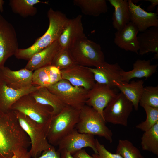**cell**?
<instances>
[{"label":"cell","mask_w":158,"mask_h":158,"mask_svg":"<svg viewBox=\"0 0 158 158\" xmlns=\"http://www.w3.org/2000/svg\"><path fill=\"white\" fill-rule=\"evenodd\" d=\"M30 139L14 111H0V158H30Z\"/></svg>","instance_id":"obj_1"},{"label":"cell","mask_w":158,"mask_h":158,"mask_svg":"<svg viewBox=\"0 0 158 158\" xmlns=\"http://www.w3.org/2000/svg\"><path fill=\"white\" fill-rule=\"evenodd\" d=\"M47 16L49 24L46 31L30 47L19 48L14 55L16 58L29 60L34 54L58 40L69 19L62 12L51 8L48 10Z\"/></svg>","instance_id":"obj_2"},{"label":"cell","mask_w":158,"mask_h":158,"mask_svg":"<svg viewBox=\"0 0 158 158\" xmlns=\"http://www.w3.org/2000/svg\"><path fill=\"white\" fill-rule=\"evenodd\" d=\"M14 111L21 127L30 139L31 148L29 152L31 157H39L43 151L53 146L47 138L51 121L46 124H41L20 112Z\"/></svg>","instance_id":"obj_3"},{"label":"cell","mask_w":158,"mask_h":158,"mask_svg":"<svg viewBox=\"0 0 158 158\" xmlns=\"http://www.w3.org/2000/svg\"><path fill=\"white\" fill-rule=\"evenodd\" d=\"M80 111L66 105L59 113L52 116L47 136L51 145L57 146L60 141L75 128Z\"/></svg>","instance_id":"obj_4"},{"label":"cell","mask_w":158,"mask_h":158,"mask_svg":"<svg viewBox=\"0 0 158 158\" xmlns=\"http://www.w3.org/2000/svg\"><path fill=\"white\" fill-rule=\"evenodd\" d=\"M77 65L88 67H97L105 61L101 46L84 36L68 49Z\"/></svg>","instance_id":"obj_5"},{"label":"cell","mask_w":158,"mask_h":158,"mask_svg":"<svg viewBox=\"0 0 158 158\" xmlns=\"http://www.w3.org/2000/svg\"><path fill=\"white\" fill-rule=\"evenodd\" d=\"M105 122L103 116L97 111L85 104L80 110L75 128L79 133L97 135L111 143L113 133Z\"/></svg>","instance_id":"obj_6"},{"label":"cell","mask_w":158,"mask_h":158,"mask_svg":"<svg viewBox=\"0 0 158 158\" xmlns=\"http://www.w3.org/2000/svg\"><path fill=\"white\" fill-rule=\"evenodd\" d=\"M46 87L65 105L80 110L86 104L89 90L74 86L65 79Z\"/></svg>","instance_id":"obj_7"},{"label":"cell","mask_w":158,"mask_h":158,"mask_svg":"<svg viewBox=\"0 0 158 158\" xmlns=\"http://www.w3.org/2000/svg\"><path fill=\"white\" fill-rule=\"evenodd\" d=\"M11 110L20 112L42 125L49 122L53 116L51 107L38 103L30 94L19 99L12 105Z\"/></svg>","instance_id":"obj_8"},{"label":"cell","mask_w":158,"mask_h":158,"mask_svg":"<svg viewBox=\"0 0 158 158\" xmlns=\"http://www.w3.org/2000/svg\"><path fill=\"white\" fill-rule=\"evenodd\" d=\"M133 107L132 103L121 92L117 93L104 109V118L105 122L127 126Z\"/></svg>","instance_id":"obj_9"},{"label":"cell","mask_w":158,"mask_h":158,"mask_svg":"<svg viewBox=\"0 0 158 158\" xmlns=\"http://www.w3.org/2000/svg\"><path fill=\"white\" fill-rule=\"evenodd\" d=\"M16 34L13 25L0 14V69L19 49Z\"/></svg>","instance_id":"obj_10"},{"label":"cell","mask_w":158,"mask_h":158,"mask_svg":"<svg viewBox=\"0 0 158 158\" xmlns=\"http://www.w3.org/2000/svg\"><path fill=\"white\" fill-rule=\"evenodd\" d=\"M96 139L93 135L79 133L75 128L63 138L57 146L58 150H65L72 155L83 148L89 147L97 153L96 148Z\"/></svg>","instance_id":"obj_11"},{"label":"cell","mask_w":158,"mask_h":158,"mask_svg":"<svg viewBox=\"0 0 158 158\" xmlns=\"http://www.w3.org/2000/svg\"><path fill=\"white\" fill-rule=\"evenodd\" d=\"M61 71L62 78L74 86L90 90L96 83L93 74L88 67L76 64Z\"/></svg>","instance_id":"obj_12"},{"label":"cell","mask_w":158,"mask_h":158,"mask_svg":"<svg viewBox=\"0 0 158 158\" xmlns=\"http://www.w3.org/2000/svg\"><path fill=\"white\" fill-rule=\"evenodd\" d=\"M117 93L114 88L95 83L89 91L86 104L93 108L103 117L104 109Z\"/></svg>","instance_id":"obj_13"},{"label":"cell","mask_w":158,"mask_h":158,"mask_svg":"<svg viewBox=\"0 0 158 158\" xmlns=\"http://www.w3.org/2000/svg\"><path fill=\"white\" fill-rule=\"evenodd\" d=\"M88 68L93 74L96 83L114 88L117 83L122 81L123 69L117 63L110 64L105 61L97 67Z\"/></svg>","instance_id":"obj_14"},{"label":"cell","mask_w":158,"mask_h":158,"mask_svg":"<svg viewBox=\"0 0 158 158\" xmlns=\"http://www.w3.org/2000/svg\"><path fill=\"white\" fill-rule=\"evenodd\" d=\"M33 73L25 68L15 71L4 66L0 69V80L11 88L22 89L32 85Z\"/></svg>","instance_id":"obj_15"},{"label":"cell","mask_w":158,"mask_h":158,"mask_svg":"<svg viewBox=\"0 0 158 158\" xmlns=\"http://www.w3.org/2000/svg\"><path fill=\"white\" fill-rule=\"evenodd\" d=\"M139 32L137 27L130 22L115 33L114 43L121 49L138 54L139 44L137 36Z\"/></svg>","instance_id":"obj_16"},{"label":"cell","mask_w":158,"mask_h":158,"mask_svg":"<svg viewBox=\"0 0 158 158\" xmlns=\"http://www.w3.org/2000/svg\"><path fill=\"white\" fill-rule=\"evenodd\" d=\"M128 1L130 22L135 25L139 32H142L151 27H158L157 13L147 12L140 7V5H136L131 0Z\"/></svg>","instance_id":"obj_17"},{"label":"cell","mask_w":158,"mask_h":158,"mask_svg":"<svg viewBox=\"0 0 158 158\" xmlns=\"http://www.w3.org/2000/svg\"><path fill=\"white\" fill-rule=\"evenodd\" d=\"M85 35L82 16L79 14L69 19L58 41L61 49H69L77 40Z\"/></svg>","instance_id":"obj_18"},{"label":"cell","mask_w":158,"mask_h":158,"mask_svg":"<svg viewBox=\"0 0 158 158\" xmlns=\"http://www.w3.org/2000/svg\"><path fill=\"white\" fill-rule=\"evenodd\" d=\"M40 87L32 85L20 89H15L8 86L0 80V111L7 112L12 105L23 96L37 90Z\"/></svg>","instance_id":"obj_19"},{"label":"cell","mask_w":158,"mask_h":158,"mask_svg":"<svg viewBox=\"0 0 158 158\" xmlns=\"http://www.w3.org/2000/svg\"><path fill=\"white\" fill-rule=\"evenodd\" d=\"M61 49L57 40L32 56L28 60L25 68L33 71L51 65L56 55Z\"/></svg>","instance_id":"obj_20"},{"label":"cell","mask_w":158,"mask_h":158,"mask_svg":"<svg viewBox=\"0 0 158 158\" xmlns=\"http://www.w3.org/2000/svg\"><path fill=\"white\" fill-rule=\"evenodd\" d=\"M139 44L138 54L142 56L150 52L155 53L154 58L158 59V27L150 28L138 35Z\"/></svg>","instance_id":"obj_21"},{"label":"cell","mask_w":158,"mask_h":158,"mask_svg":"<svg viewBox=\"0 0 158 158\" xmlns=\"http://www.w3.org/2000/svg\"><path fill=\"white\" fill-rule=\"evenodd\" d=\"M158 66L157 64H151L150 60L138 59L133 64L132 70L126 71L122 70L121 74V81L129 83L131 79L135 78H148L156 72Z\"/></svg>","instance_id":"obj_22"},{"label":"cell","mask_w":158,"mask_h":158,"mask_svg":"<svg viewBox=\"0 0 158 158\" xmlns=\"http://www.w3.org/2000/svg\"><path fill=\"white\" fill-rule=\"evenodd\" d=\"M62 79L61 70L50 65L35 71L33 73L32 84L34 86L47 87Z\"/></svg>","instance_id":"obj_23"},{"label":"cell","mask_w":158,"mask_h":158,"mask_svg":"<svg viewBox=\"0 0 158 158\" xmlns=\"http://www.w3.org/2000/svg\"><path fill=\"white\" fill-rule=\"evenodd\" d=\"M144 83L142 79L133 80L130 83L121 81L116 85V87L132 103L136 111L138 109L140 100L144 87Z\"/></svg>","instance_id":"obj_24"},{"label":"cell","mask_w":158,"mask_h":158,"mask_svg":"<svg viewBox=\"0 0 158 158\" xmlns=\"http://www.w3.org/2000/svg\"><path fill=\"white\" fill-rule=\"evenodd\" d=\"M30 94L38 103L51 107L53 116L59 113L66 106L57 96L46 87H40Z\"/></svg>","instance_id":"obj_25"},{"label":"cell","mask_w":158,"mask_h":158,"mask_svg":"<svg viewBox=\"0 0 158 158\" xmlns=\"http://www.w3.org/2000/svg\"><path fill=\"white\" fill-rule=\"evenodd\" d=\"M114 9L112 16V24L117 30L123 28L130 22L129 4L126 0H109Z\"/></svg>","instance_id":"obj_26"},{"label":"cell","mask_w":158,"mask_h":158,"mask_svg":"<svg viewBox=\"0 0 158 158\" xmlns=\"http://www.w3.org/2000/svg\"><path fill=\"white\" fill-rule=\"evenodd\" d=\"M73 2L86 15L97 17L108 11L105 0H74Z\"/></svg>","instance_id":"obj_27"},{"label":"cell","mask_w":158,"mask_h":158,"mask_svg":"<svg viewBox=\"0 0 158 158\" xmlns=\"http://www.w3.org/2000/svg\"><path fill=\"white\" fill-rule=\"evenodd\" d=\"M39 3L47 4L48 2L39 0H10L9 5L14 13L25 18L37 14V8L34 6Z\"/></svg>","instance_id":"obj_28"},{"label":"cell","mask_w":158,"mask_h":158,"mask_svg":"<svg viewBox=\"0 0 158 158\" xmlns=\"http://www.w3.org/2000/svg\"><path fill=\"white\" fill-rule=\"evenodd\" d=\"M141 140L142 150L158 156V123L144 132Z\"/></svg>","instance_id":"obj_29"},{"label":"cell","mask_w":158,"mask_h":158,"mask_svg":"<svg viewBox=\"0 0 158 158\" xmlns=\"http://www.w3.org/2000/svg\"><path fill=\"white\" fill-rule=\"evenodd\" d=\"M116 153L123 158H141L142 156L139 150L127 140H119Z\"/></svg>","instance_id":"obj_30"},{"label":"cell","mask_w":158,"mask_h":158,"mask_svg":"<svg viewBox=\"0 0 158 158\" xmlns=\"http://www.w3.org/2000/svg\"><path fill=\"white\" fill-rule=\"evenodd\" d=\"M76 64L69 49H61L56 55L51 65L61 71Z\"/></svg>","instance_id":"obj_31"},{"label":"cell","mask_w":158,"mask_h":158,"mask_svg":"<svg viewBox=\"0 0 158 158\" xmlns=\"http://www.w3.org/2000/svg\"><path fill=\"white\" fill-rule=\"evenodd\" d=\"M139 104L142 107L146 105L158 108V86L144 87Z\"/></svg>","instance_id":"obj_32"},{"label":"cell","mask_w":158,"mask_h":158,"mask_svg":"<svg viewBox=\"0 0 158 158\" xmlns=\"http://www.w3.org/2000/svg\"><path fill=\"white\" fill-rule=\"evenodd\" d=\"M146 115L145 121L136 126V128L145 132L158 123V108L144 105L142 107Z\"/></svg>","instance_id":"obj_33"},{"label":"cell","mask_w":158,"mask_h":158,"mask_svg":"<svg viewBox=\"0 0 158 158\" xmlns=\"http://www.w3.org/2000/svg\"><path fill=\"white\" fill-rule=\"evenodd\" d=\"M96 143L97 153L92 154L93 158H123L117 154L112 153L108 151L97 139Z\"/></svg>","instance_id":"obj_34"},{"label":"cell","mask_w":158,"mask_h":158,"mask_svg":"<svg viewBox=\"0 0 158 158\" xmlns=\"http://www.w3.org/2000/svg\"><path fill=\"white\" fill-rule=\"evenodd\" d=\"M32 158H61V157L59 151L56 150L54 146H52L43 151L40 156Z\"/></svg>","instance_id":"obj_35"},{"label":"cell","mask_w":158,"mask_h":158,"mask_svg":"<svg viewBox=\"0 0 158 158\" xmlns=\"http://www.w3.org/2000/svg\"><path fill=\"white\" fill-rule=\"evenodd\" d=\"M74 158H93L89 155L83 149L76 152L72 155Z\"/></svg>","instance_id":"obj_36"},{"label":"cell","mask_w":158,"mask_h":158,"mask_svg":"<svg viewBox=\"0 0 158 158\" xmlns=\"http://www.w3.org/2000/svg\"><path fill=\"white\" fill-rule=\"evenodd\" d=\"M150 3V4L149 5L146 9L147 11L152 12L155 9L156 6L158 4V0H146Z\"/></svg>","instance_id":"obj_37"},{"label":"cell","mask_w":158,"mask_h":158,"mask_svg":"<svg viewBox=\"0 0 158 158\" xmlns=\"http://www.w3.org/2000/svg\"><path fill=\"white\" fill-rule=\"evenodd\" d=\"M58 150L60 152L61 158H74L69 152L65 150Z\"/></svg>","instance_id":"obj_38"},{"label":"cell","mask_w":158,"mask_h":158,"mask_svg":"<svg viewBox=\"0 0 158 158\" xmlns=\"http://www.w3.org/2000/svg\"><path fill=\"white\" fill-rule=\"evenodd\" d=\"M4 1L3 0H0V12H2L4 11L3 5Z\"/></svg>","instance_id":"obj_39"},{"label":"cell","mask_w":158,"mask_h":158,"mask_svg":"<svg viewBox=\"0 0 158 158\" xmlns=\"http://www.w3.org/2000/svg\"><path fill=\"white\" fill-rule=\"evenodd\" d=\"M141 158H144L142 156L141 157Z\"/></svg>","instance_id":"obj_40"},{"label":"cell","mask_w":158,"mask_h":158,"mask_svg":"<svg viewBox=\"0 0 158 158\" xmlns=\"http://www.w3.org/2000/svg\"><path fill=\"white\" fill-rule=\"evenodd\" d=\"M155 158H158L157 157H155Z\"/></svg>","instance_id":"obj_41"}]
</instances>
